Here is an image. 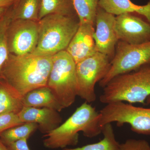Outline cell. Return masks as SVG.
Returning a JSON list of instances; mask_svg holds the SVG:
<instances>
[{"label": "cell", "mask_w": 150, "mask_h": 150, "mask_svg": "<svg viewBox=\"0 0 150 150\" xmlns=\"http://www.w3.org/2000/svg\"><path fill=\"white\" fill-rule=\"evenodd\" d=\"M52 66V56L10 54L1 76L23 97L28 92L46 86Z\"/></svg>", "instance_id": "1"}, {"label": "cell", "mask_w": 150, "mask_h": 150, "mask_svg": "<svg viewBox=\"0 0 150 150\" xmlns=\"http://www.w3.org/2000/svg\"><path fill=\"white\" fill-rule=\"evenodd\" d=\"M99 112L88 103L81 105L74 113L55 130L43 136L45 147L62 149L75 146L79 142V132L92 138L102 133L99 125Z\"/></svg>", "instance_id": "2"}, {"label": "cell", "mask_w": 150, "mask_h": 150, "mask_svg": "<svg viewBox=\"0 0 150 150\" xmlns=\"http://www.w3.org/2000/svg\"><path fill=\"white\" fill-rule=\"evenodd\" d=\"M150 96V63L131 72L116 76L103 88L99 97L105 104L125 101L145 105Z\"/></svg>", "instance_id": "3"}, {"label": "cell", "mask_w": 150, "mask_h": 150, "mask_svg": "<svg viewBox=\"0 0 150 150\" xmlns=\"http://www.w3.org/2000/svg\"><path fill=\"white\" fill-rule=\"evenodd\" d=\"M38 22V42L31 54L36 56H53L66 51L79 26L73 16L56 14L46 16Z\"/></svg>", "instance_id": "4"}, {"label": "cell", "mask_w": 150, "mask_h": 150, "mask_svg": "<svg viewBox=\"0 0 150 150\" xmlns=\"http://www.w3.org/2000/svg\"><path fill=\"white\" fill-rule=\"evenodd\" d=\"M76 65L66 51L52 56V68L47 86L64 109L71 106L77 96Z\"/></svg>", "instance_id": "5"}, {"label": "cell", "mask_w": 150, "mask_h": 150, "mask_svg": "<svg viewBox=\"0 0 150 150\" xmlns=\"http://www.w3.org/2000/svg\"><path fill=\"white\" fill-rule=\"evenodd\" d=\"M99 125L103 127L115 122L121 127L129 124L131 130L137 134L150 135V108L137 107L123 101L107 103L99 112Z\"/></svg>", "instance_id": "6"}, {"label": "cell", "mask_w": 150, "mask_h": 150, "mask_svg": "<svg viewBox=\"0 0 150 150\" xmlns=\"http://www.w3.org/2000/svg\"><path fill=\"white\" fill-rule=\"evenodd\" d=\"M150 63V41L133 45L119 41L111 61L110 70L100 81L99 86L103 88L116 76L131 72Z\"/></svg>", "instance_id": "7"}, {"label": "cell", "mask_w": 150, "mask_h": 150, "mask_svg": "<svg viewBox=\"0 0 150 150\" xmlns=\"http://www.w3.org/2000/svg\"><path fill=\"white\" fill-rule=\"evenodd\" d=\"M111 61V59L106 55L96 52L76 64L78 96L88 103L95 101L96 84L103 79L109 71Z\"/></svg>", "instance_id": "8"}, {"label": "cell", "mask_w": 150, "mask_h": 150, "mask_svg": "<svg viewBox=\"0 0 150 150\" xmlns=\"http://www.w3.org/2000/svg\"><path fill=\"white\" fill-rule=\"evenodd\" d=\"M38 22L21 19L12 20L7 30L10 54L17 56L32 54L38 42Z\"/></svg>", "instance_id": "9"}, {"label": "cell", "mask_w": 150, "mask_h": 150, "mask_svg": "<svg viewBox=\"0 0 150 150\" xmlns=\"http://www.w3.org/2000/svg\"><path fill=\"white\" fill-rule=\"evenodd\" d=\"M114 27L118 41L133 45L150 41V25L133 13L117 16Z\"/></svg>", "instance_id": "10"}, {"label": "cell", "mask_w": 150, "mask_h": 150, "mask_svg": "<svg viewBox=\"0 0 150 150\" xmlns=\"http://www.w3.org/2000/svg\"><path fill=\"white\" fill-rule=\"evenodd\" d=\"M115 17L98 6L97 11L93 38L96 51L112 59L118 40L115 30Z\"/></svg>", "instance_id": "11"}, {"label": "cell", "mask_w": 150, "mask_h": 150, "mask_svg": "<svg viewBox=\"0 0 150 150\" xmlns=\"http://www.w3.org/2000/svg\"><path fill=\"white\" fill-rule=\"evenodd\" d=\"M94 25L79 24L66 51L72 57L76 64L92 56L96 52L93 38Z\"/></svg>", "instance_id": "12"}, {"label": "cell", "mask_w": 150, "mask_h": 150, "mask_svg": "<svg viewBox=\"0 0 150 150\" xmlns=\"http://www.w3.org/2000/svg\"><path fill=\"white\" fill-rule=\"evenodd\" d=\"M59 111L48 108H33L24 106L18 113L23 123H34L42 134H48L55 130L62 123Z\"/></svg>", "instance_id": "13"}, {"label": "cell", "mask_w": 150, "mask_h": 150, "mask_svg": "<svg viewBox=\"0 0 150 150\" xmlns=\"http://www.w3.org/2000/svg\"><path fill=\"white\" fill-rule=\"evenodd\" d=\"M99 6L114 15L125 13H136L144 17L150 25V0L144 5H138L130 0H99Z\"/></svg>", "instance_id": "14"}, {"label": "cell", "mask_w": 150, "mask_h": 150, "mask_svg": "<svg viewBox=\"0 0 150 150\" xmlns=\"http://www.w3.org/2000/svg\"><path fill=\"white\" fill-rule=\"evenodd\" d=\"M22 101L25 107L48 108L59 112L64 109L47 86L28 92L23 97Z\"/></svg>", "instance_id": "15"}, {"label": "cell", "mask_w": 150, "mask_h": 150, "mask_svg": "<svg viewBox=\"0 0 150 150\" xmlns=\"http://www.w3.org/2000/svg\"><path fill=\"white\" fill-rule=\"evenodd\" d=\"M22 98L6 82L0 83V114H18L24 107Z\"/></svg>", "instance_id": "16"}, {"label": "cell", "mask_w": 150, "mask_h": 150, "mask_svg": "<svg viewBox=\"0 0 150 150\" xmlns=\"http://www.w3.org/2000/svg\"><path fill=\"white\" fill-rule=\"evenodd\" d=\"M74 11L72 0H40L39 19L54 14L73 16Z\"/></svg>", "instance_id": "17"}, {"label": "cell", "mask_w": 150, "mask_h": 150, "mask_svg": "<svg viewBox=\"0 0 150 150\" xmlns=\"http://www.w3.org/2000/svg\"><path fill=\"white\" fill-rule=\"evenodd\" d=\"M11 9L12 20L17 19L39 21L40 0H18Z\"/></svg>", "instance_id": "18"}, {"label": "cell", "mask_w": 150, "mask_h": 150, "mask_svg": "<svg viewBox=\"0 0 150 150\" xmlns=\"http://www.w3.org/2000/svg\"><path fill=\"white\" fill-rule=\"evenodd\" d=\"M103 138L100 142L81 147L66 148L63 150H120V144L115 139L111 123L105 125L102 128Z\"/></svg>", "instance_id": "19"}, {"label": "cell", "mask_w": 150, "mask_h": 150, "mask_svg": "<svg viewBox=\"0 0 150 150\" xmlns=\"http://www.w3.org/2000/svg\"><path fill=\"white\" fill-rule=\"evenodd\" d=\"M79 24L94 25L99 0H72Z\"/></svg>", "instance_id": "20"}, {"label": "cell", "mask_w": 150, "mask_h": 150, "mask_svg": "<svg viewBox=\"0 0 150 150\" xmlns=\"http://www.w3.org/2000/svg\"><path fill=\"white\" fill-rule=\"evenodd\" d=\"M38 129V125L34 123H25L7 129L1 134L3 143L7 145L19 140L28 139Z\"/></svg>", "instance_id": "21"}, {"label": "cell", "mask_w": 150, "mask_h": 150, "mask_svg": "<svg viewBox=\"0 0 150 150\" xmlns=\"http://www.w3.org/2000/svg\"><path fill=\"white\" fill-rule=\"evenodd\" d=\"M12 19L8 9L0 21V77L3 67L9 56L7 42V30Z\"/></svg>", "instance_id": "22"}, {"label": "cell", "mask_w": 150, "mask_h": 150, "mask_svg": "<svg viewBox=\"0 0 150 150\" xmlns=\"http://www.w3.org/2000/svg\"><path fill=\"white\" fill-rule=\"evenodd\" d=\"M18 114L12 113L0 114V134L9 129L23 124Z\"/></svg>", "instance_id": "23"}, {"label": "cell", "mask_w": 150, "mask_h": 150, "mask_svg": "<svg viewBox=\"0 0 150 150\" xmlns=\"http://www.w3.org/2000/svg\"><path fill=\"white\" fill-rule=\"evenodd\" d=\"M120 150H150V145L145 140L129 139L120 144Z\"/></svg>", "instance_id": "24"}, {"label": "cell", "mask_w": 150, "mask_h": 150, "mask_svg": "<svg viewBox=\"0 0 150 150\" xmlns=\"http://www.w3.org/2000/svg\"><path fill=\"white\" fill-rule=\"evenodd\" d=\"M27 139L19 140L8 145L10 150H31L28 145Z\"/></svg>", "instance_id": "25"}, {"label": "cell", "mask_w": 150, "mask_h": 150, "mask_svg": "<svg viewBox=\"0 0 150 150\" xmlns=\"http://www.w3.org/2000/svg\"><path fill=\"white\" fill-rule=\"evenodd\" d=\"M15 0H0V8H8Z\"/></svg>", "instance_id": "26"}, {"label": "cell", "mask_w": 150, "mask_h": 150, "mask_svg": "<svg viewBox=\"0 0 150 150\" xmlns=\"http://www.w3.org/2000/svg\"><path fill=\"white\" fill-rule=\"evenodd\" d=\"M8 9V8H0V21Z\"/></svg>", "instance_id": "27"}, {"label": "cell", "mask_w": 150, "mask_h": 150, "mask_svg": "<svg viewBox=\"0 0 150 150\" xmlns=\"http://www.w3.org/2000/svg\"><path fill=\"white\" fill-rule=\"evenodd\" d=\"M0 150H10L8 147H6L3 144L2 142H0Z\"/></svg>", "instance_id": "28"}, {"label": "cell", "mask_w": 150, "mask_h": 150, "mask_svg": "<svg viewBox=\"0 0 150 150\" xmlns=\"http://www.w3.org/2000/svg\"><path fill=\"white\" fill-rule=\"evenodd\" d=\"M146 103L147 104H150V96L148 97L146 100Z\"/></svg>", "instance_id": "29"}, {"label": "cell", "mask_w": 150, "mask_h": 150, "mask_svg": "<svg viewBox=\"0 0 150 150\" xmlns=\"http://www.w3.org/2000/svg\"><path fill=\"white\" fill-rule=\"evenodd\" d=\"M18 0H15V2L17 1H18Z\"/></svg>", "instance_id": "30"}]
</instances>
